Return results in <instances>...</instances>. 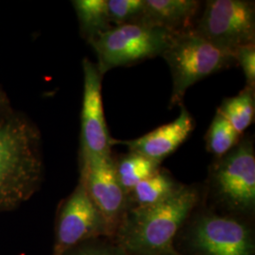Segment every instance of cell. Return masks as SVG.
<instances>
[{
	"mask_svg": "<svg viewBox=\"0 0 255 255\" xmlns=\"http://www.w3.org/2000/svg\"><path fill=\"white\" fill-rule=\"evenodd\" d=\"M43 172L40 131L30 119L13 112L0 121V214L28 201Z\"/></svg>",
	"mask_w": 255,
	"mask_h": 255,
	"instance_id": "cell-1",
	"label": "cell"
},
{
	"mask_svg": "<svg viewBox=\"0 0 255 255\" xmlns=\"http://www.w3.org/2000/svg\"><path fill=\"white\" fill-rule=\"evenodd\" d=\"M201 201L198 187L183 185L151 206L128 208L115 237L129 255H161L174 250L179 231Z\"/></svg>",
	"mask_w": 255,
	"mask_h": 255,
	"instance_id": "cell-2",
	"label": "cell"
},
{
	"mask_svg": "<svg viewBox=\"0 0 255 255\" xmlns=\"http://www.w3.org/2000/svg\"><path fill=\"white\" fill-rule=\"evenodd\" d=\"M162 56L173 80L170 107L182 105L187 89L196 82L237 64L235 53L213 45L193 28L176 33Z\"/></svg>",
	"mask_w": 255,
	"mask_h": 255,
	"instance_id": "cell-3",
	"label": "cell"
},
{
	"mask_svg": "<svg viewBox=\"0 0 255 255\" xmlns=\"http://www.w3.org/2000/svg\"><path fill=\"white\" fill-rule=\"evenodd\" d=\"M175 32L145 24L111 27L90 42L98 56V69L103 76L111 69L143 62L163 54Z\"/></svg>",
	"mask_w": 255,
	"mask_h": 255,
	"instance_id": "cell-4",
	"label": "cell"
},
{
	"mask_svg": "<svg viewBox=\"0 0 255 255\" xmlns=\"http://www.w3.org/2000/svg\"><path fill=\"white\" fill-rule=\"evenodd\" d=\"M210 187L215 199L236 214H252L255 208L254 141L241 138L228 153L217 158L210 170Z\"/></svg>",
	"mask_w": 255,
	"mask_h": 255,
	"instance_id": "cell-5",
	"label": "cell"
},
{
	"mask_svg": "<svg viewBox=\"0 0 255 255\" xmlns=\"http://www.w3.org/2000/svg\"><path fill=\"white\" fill-rule=\"evenodd\" d=\"M193 29L213 45L236 52L255 44V6L247 0H210Z\"/></svg>",
	"mask_w": 255,
	"mask_h": 255,
	"instance_id": "cell-6",
	"label": "cell"
},
{
	"mask_svg": "<svg viewBox=\"0 0 255 255\" xmlns=\"http://www.w3.org/2000/svg\"><path fill=\"white\" fill-rule=\"evenodd\" d=\"M187 244L193 255H255L254 233L241 219L203 212L192 221Z\"/></svg>",
	"mask_w": 255,
	"mask_h": 255,
	"instance_id": "cell-7",
	"label": "cell"
},
{
	"mask_svg": "<svg viewBox=\"0 0 255 255\" xmlns=\"http://www.w3.org/2000/svg\"><path fill=\"white\" fill-rule=\"evenodd\" d=\"M81 179L86 191L105 220L110 237H115L128 207V194L119 182L112 155L80 153Z\"/></svg>",
	"mask_w": 255,
	"mask_h": 255,
	"instance_id": "cell-8",
	"label": "cell"
},
{
	"mask_svg": "<svg viewBox=\"0 0 255 255\" xmlns=\"http://www.w3.org/2000/svg\"><path fill=\"white\" fill-rule=\"evenodd\" d=\"M99 237H111L109 231L80 181L59 209L52 255H64L74 247Z\"/></svg>",
	"mask_w": 255,
	"mask_h": 255,
	"instance_id": "cell-9",
	"label": "cell"
},
{
	"mask_svg": "<svg viewBox=\"0 0 255 255\" xmlns=\"http://www.w3.org/2000/svg\"><path fill=\"white\" fill-rule=\"evenodd\" d=\"M84 84L82 108L81 152L99 156H110L111 141L101 96V79L96 64L88 59L82 62Z\"/></svg>",
	"mask_w": 255,
	"mask_h": 255,
	"instance_id": "cell-10",
	"label": "cell"
},
{
	"mask_svg": "<svg viewBox=\"0 0 255 255\" xmlns=\"http://www.w3.org/2000/svg\"><path fill=\"white\" fill-rule=\"evenodd\" d=\"M181 114L172 122L155 128L154 130L133 140L118 141L112 139L111 145H125L128 150L145 156L157 164L186 141L195 128V121L184 106H181Z\"/></svg>",
	"mask_w": 255,
	"mask_h": 255,
	"instance_id": "cell-11",
	"label": "cell"
},
{
	"mask_svg": "<svg viewBox=\"0 0 255 255\" xmlns=\"http://www.w3.org/2000/svg\"><path fill=\"white\" fill-rule=\"evenodd\" d=\"M201 2L196 0H145L139 24L162 27L175 33L193 28Z\"/></svg>",
	"mask_w": 255,
	"mask_h": 255,
	"instance_id": "cell-12",
	"label": "cell"
},
{
	"mask_svg": "<svg viewBox=\"0 0 255 255\" xmlns=\"http://www.w3.org/2000/svg\"><path fill=\"white\" fill-rule=\"evenodd\" d=\"M182 186L164 169L159 168L128 193V208L155 205L169 198Z\"/></svg>",
	"mask_w": 255,
	"mask_h": 255,
	"instance_id": "cell-13",
	"label": "cell"
},
{
	"mask_svg": "<svg viewBox=\"0 0 255 255\" xmlns=\"http://www.w3.org/2000/svg\"><path fill=\"white\" fill-rule=\"evenodd\" d=\"M72 3L82 36L88 43L113 27L110 22L107 0H76Z\"/></svg>",
	"mask_w": 255,
	"mask_h": 255,
	"instance_id": "cell-14",
	"label": "cell"
},
{
	"mask_svg": "<svg viewBox=\"0 0 255 255\" xmlns=\"http://www.w3.org/2000/svg\"><path fill=\"white\" fill-rule=\"evenodd\" d=\"M255 89L246 86L236 97L222 101L218 109L219 115L230 123L239 135L252 125L255 113Z\"/></svg>",
	"mask_w": 255,
	"mask_h": 255,
	"instance_id": "cell-15",
	"label": "cell"
},
{
	"mask_svg": "<svg viewBox=\"0 0 255 255\" xmlns=\"http://www.w3.org/2000/svg\"><path fill=\"white\" fill-rule=\"evenodd\" d=\"M116 172L119 182L128 195L137 184L160 168V164L145 156L129 151L115 161Z\"/></svg>",
	"mask_w": 255,
	"mask_h": 255,
	"instance_id": "cell-16",
	"label": "cell"
},
{
	"mask_svg": "<svg viewBox=\"0 0 255 255\" xmlns=\"http://www.w3.org/2000/svg\"><path fill=\"white\" fill-rule=\"evenodd\" d=\"M241 138L228 121L217 113L206 133V148L216 159L220 158L237 146Z\"/></svg>",
	"mask_w": 255,
	"mask_h": 255,
	"instance_id": "cell-17",
	"label": "cell"
},
{
	"mask_svg": "<svg viewBox=\"0 0 255 255\" xmlns=\"http://www.w3.org/2000/svg\"><path fill=\"white\" fill-rule=\"evenodd\" d=\"M110 22L113 27L140 23L145 0H107Z\"/></svg>",
	"mask_w": 255,
	"mask_h": 255,
	"instance_id": "cell-18",
	"label": "cell"
},
{
	"mask_svg": "<svg viewBox=\"0 0 255 255\" xmlns=\"http://www.w3.org/2000/svg\"><path fill=\"white\" fill-rule=\"evenodd\" d=\"M110 237H99L88 240L66 252L64 255H129Z\"/></svg>",
	"mask_w": 255,
	"mask_h": 255,
	"instance_id": "cell-19",
	"label": "cell"
},
{
	"mask_svg": "<svg viewBox=\"0 0 255 255\" xmlns=\"http://www.w3.org/2000/svg\"><path fill=\"white\" fill-rule=\"evenodd\" d=\"M237 64H239L246 77L247 86L255 87V43L238 47L236 52Z\"/></svg>",
	"mask_w": 255,
	"mask_h": 255,
	"instance_id": "cell-20",
	"label": "cell"
},
{
	"mask_svg": "<svg viewBox=\"0 0 255 255\" xmlns=\"http://www.w3.org/2000/svg\"><path fill=\"white\" fill-rule=\"evenodd\" d=\"M12 113L13 111L10 108L8 97L0 88V121L8 118Z\"/></svg>",
	"mask_w": 255,
	"mask_h": 255,
	"instance_id": "cell-21",
	"label": "cell"
},
{
	"mask_svg": "<svg viewBox=\"0 0 255 255\" xmlns=\"http://www.w3.org/2000/svg\"><path fill=\"white\" fill-rule=\"evenodd\" d=\"M181 255V254H179L178 252H176V250L174 249L172 251H169V252H167V253H164L163 255Z\"/></svg>",
	"mask_w": 255,
	"mask_h": 255,
	"instance_id": "cell-22",
	"label": "cell"
}]
</instances>
